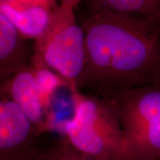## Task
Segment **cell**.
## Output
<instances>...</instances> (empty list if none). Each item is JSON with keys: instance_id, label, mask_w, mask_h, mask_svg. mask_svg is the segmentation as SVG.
<instances>
[{"instance_id": "1", "label": "cell", "mask_w": 160, "mask_h": 160, "mask_svg": "<svg viewBox=\"0 0 160 160\" xmlns=\"http://www.w3.org/2000/svg\"><path fill=\"white\" fill-rule=\"evenodd\" d=\"M79 22L85 59L78 91L113 100L129 90L160 83V28L155 24L88 12Z\"/></svg>"}, {"instance_id": "2", "label": "cell", "mask_w": 160, "mask_h": 160, "mask_svg": "<svg viewBox=\"0 0 160 160\" xmlns=\"http://www.w3.org/2000/svg\"><path fill=\"white\" fill-rule=\"evenodd\" d=\"M71 93L73 117L62 123L64 138L95 159L131 160L113 101L78 90Z\"/></svg>"}, {"instance_id": "3", "label": "cell", "mask_w": 160, "mask_h": 160, "mask_svg": "<svg viewBox=\"0 0 160 160\" xmlns=\"http://www.w3.org/2000/svg\"><path fill=\"white\" fill-rule=\"evenodd\" d=\"M80 0H61L48 25L34 40L33 54L77 91L85 59V33L77 18Z\"/></svg>"}, {"instance_id": "4", "label": "cell", "mask_w": 160, "mask_h": 160, "mask_svg": "<svg viewBox=\"0 0 160 160\" xmlns=\"http://www.w3.org/2000/svg\"><path fill=\"white\" fill-rule=\"evenodd\" d=\"M112 101L131 160L160 159V83L129 90Z\"/></svg>"}, {"instance_id": "5", "label": "cell", "mask_w": 160, "mask_h": 160, "mask_svg": "<svg viewBox=\"0 0 160 160\" xmlns=\"http://www.w3.org/2000/svg\"><path fill=\"white\" fill-rule=\"evenodd\" d=\"M40 133L18 105L0 90V160L31 159Z\"/></svg>"}, {"instance_id": "6", "label": "cell", "mask_w": 160, "mask_h": 160, "mask_svg": "<svg viewBox=\"0 0 160 160\" xmlns=\"http://www.w3.org/2000/svg\"><path fill=\"white\" fill-rule=\"evenodd\" d=\"M0 90L17 104L40 134L53 128L54 116L44 105L31 66L4 82Z\"/></svg>"}, {"instance_id": "7", "label": "cell", "mask_w": 160, "mask_h": 160, "mask_svg": "<svg viewBox=\"0 0 160 160\" xmlns=\"http://www.w3.org/2000/svg\"><path fill=\"white\" fill-rule=\"evenodd\" d=\"M57 0H0V13L24 39H36L48 25Z\"/></svg>"}, {"instance_id": "8", "label": "cell", "mask_w": 160, "mask_h": 160, "mask_svg": "<svg viewBox=\"0 0 160 160\" xmlns=\"http://www.w3.org/2000/svg\"><path fill=\"white\" fill-rule=\"evenodd\" d=\"M33 54L26 40L0 13V85L28 68Z\"/></svg>"}, {"instance_id": "9", "label": "cell", "mask_w": 160, "mask_h": 160, "mask_svg": "<svg viewBox=\"0 0 160 160\" xmlns=\"http://www.w3.org/2000/svg\"><path fill=\"white\" fill-rule=\"evenodd\" d=\"M83 2L88 13L117 16L155 25L160 8V0H88Z\"/></svg>"}, {"instance_id": "10", "label": "cell", "mask_w": 160, "mask_h": 160, "mask_svg": "<svg viewBox=\"0 0 160 160\" xmlns=\"http://www.w3.org/2000/svg\"><path fill=\"white\" fill-rule=\"evenodd\" d=\"M30 66L34 75L42 100L45 107L50 109L51 99L57 90L62 87L68 88V85L35 54H33Z\"/></svg>"}, {"instance_id": "11", "label": "cell", "mask_w": 160, "mask_h": 160, "mask_svg": "<svg viewBox=\"0 0 160 160\" xmlns=\"http://www.w3.org/2000/svg\"><path fill=\"white\" fill-rule=\"evenodd\" d=\"M32 160H100L82 153L65 138L58 139L47 148H39Z\"/></svg>"}, {"instance_id": "12", "label": "cell", "mask_w": 160, "mask_h": 160, "mask_svg": "<svg viewBox=\"0 0 160 160\" xmlns=\"http://www.w3.org/2000/svg\"><path fill=\"white\" fill-rule=\"evenodd\" d=\"M156 25L159 28H160V8L159 11V13H158L157 17V19H156Z\"/></svg>"}, {"instance_id": "13", "label": "cell", "mask_w": 160, "mask_h": 160, "mask_svg": "<svg viewBox=\"0 0 160 160\" xmlns=\"http://www.w3.org/2000/svg\"><path fill=\"white\" fill-rule=\"evenodd\" d=\"M32 158H33V157H32ZM32 158H31V159H23V160H32Z\"/></svg>"}, {"instance_id": "14", "label": "cell", "mask_w": 160, "mask_h": 160, "mask_svg": "<svg viewBox=\"0 0 160 160\" xmlns=\"http://www.w3.org/2000/svg\"><path fill=\"white\" fill-rule=\"evenodd\" d=\"M159 160H160V159H159Z\"/></svg>"}]
</instances>
